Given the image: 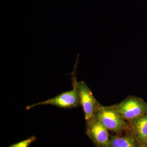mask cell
Listing matches in <instances>:
<instances>
[{
  "label": "cell",
  "mask_w": 147,
  "mask_h": 147,
  "mask_svg": "<svg viewBox=\"0 0 147 147\" xmlns=\"http://www.w3.org/2000/svg\"><path fill=\"white\" fill-rule=\"evenodd\" d=\"M97 119L108 130L116 132L128 131L131 129L128 121L110 106L99 105L95 115Z\"/></svg>",
  "instance_id": "6da1fadb"
},
{
  "label": "cell",
  "mask_w": 147,
  "mask_h": 147,
  "mask_svg": "<svg viewBox=\"0 0 147 147\" xmlns=\"http://www.w3.org/2000/svg\"><path fill=\"white\" fill-rule=\"evenodd\" d=\"M111 107L128 122L147 113L146 102L142 98L135 96H129Z\"/></svg>",
  "instance_id": "7a4b0ae2"
},
{
  "label": "cell",
  "mask_w": 147,
  "mask_h": 147,
  "mask_svg": "<svg viewBox=\"0 0 147 147\" xmlns=\"http://www.w3.org/2000/svg\"><path fill=\"white\" fill-rule=\"evenodd\" d=\"M73 89L71 90L64 92L55 97L41 102L28 105L26 107L29 110L39 105H50L62 108H72L81 105L78 89L72 83Z\"/></svg>",
  "instance_id": "3957f363"
},
{
  "label": "cell",
  "mask_w": 147,
  "mask_h": 147,
  "mask_svg": "<svg viewBox=\"0 0 147 147\" xmlns=\"http://www.w3.org/2000/svg\"><path fill=\"white\" fill-rule=\"evenodd\" d=\"M72 83L76 85L79 91L81 105L83 107L86 121L94 118L96 113L100 104L95 98L90 89L84 82L76 81L72 78Z\"/></svg>",
  "instance_id": "277c9868"
},
{
  "label": "cell",
  "mask_w": 147,
  "mask_h": 147,
  "mask_svg": "<svg viewBox=\"0 0 147 147\" xmlns=\"http://www.w3.org/2000/svg\"><path fill=\"white\" fill-rule=\"evenodd\" d=\"M87 135L98 147H110L108 130L97 119L94 118L86 122Z\"/></svg>",
  "instance_id": "5b68a950"
},
{
  "label": "cell",
  "mask_w": 147,
  "mask_h": 147,
  "mask_svg": "<svg viewBox=\"0 0 147 147\" xmlns=\"http://www.w3.org/2000/svg\"><path fill=\"white\" fill-rule=\"evenodd\" d=\"M129 122L139 146L144 147L147 139V113Z\"/></svg>",
  "instance_id": "8992f818"
},
{
  "label": "cell",
  "mask_w": 147,
  "mask_h": 147,
  "mask_svg": "<svg viewBox=\"0 0 147 147\" xmlns=\"http://www.w3.org/2000/svg\"><path fill=\"white\" fill-rule=\"evenodd\" d=\"M110 147H141L133 132V134H129L123 136H111L110 139Z\"/></svg>",
  "instance_id": "52a82bcc"
},
{
  "label": "cell",
  "mask_w": 147,
  "mask_h": 147,
  "mask_svg": "<svg viewBox=\"0 0 147 147\" xmlns=\"http://www.w3.org/2000/svg\"><path fill=\"white\" fill-rule=\"evenodd\" d=\"M36 139V137L34 136H32L26 140L11 145L9 147H28L32 143L35 141Z\"/></svg>",
  "instance_id": "ba28073f"
},
{
  "label": "cell",
  "mask_w": 147,
  "mask_h": 147,
  "mask_svg": "<svg viewBox=\"0 0 147 147\" xmlns=\"http://www.w3.org/2000/svg\"><path fill=\"white\" fill-rule=\"evenodd\" d=\"M144 147H147V139L146 141V143H145Z\"/></svg>",
  "instance_id": "9c48e42d"
}]
</instances>
